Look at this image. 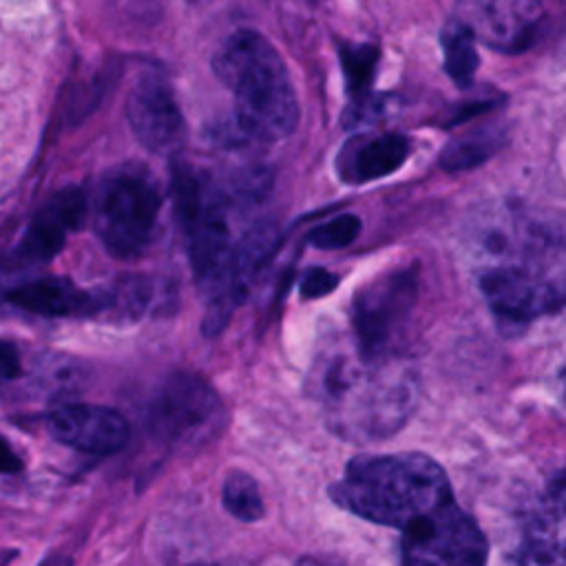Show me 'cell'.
Listing matches in <instances>:
<instances>
[{"label": "cell", "mask_w": 566, "mask_h": 566, "mask_svg": "<svg viewBox=\"0 0 566 566\" xmlns=\"http://www.w3.org/2000/svg\"><path fill=\"white\" fill-rule=\"evenodd\" d=\"M475 283L506 325H526L566 305V217L502 203L480 212L464 239Z\"/></svg>", "instance_id": "obj_1"}, {"label": "cell", "mask_w": 566, "mask_h": 566, "mask_svg": "<svg viewBox=\"0 0 566 566\" xmlns=\"http://www.w3.org/2000/svg\"><path fill=\"white\" fill-rule=\"evenodd\" d=\"M332 495L347 511L400 531L453 500L442 467L422 453L354 458Z\"/></svg>", "instance_id": "obj_2"}, {"label": "cell", "mask_w": 566, "mask_h": 566, "mask_svg": "<svg viewBox=\"0 0 566 566\" xmlns=\"http://www.w3.org/2000/svg\"><path fill=\"white\" fill-rule=\"evenodd\" d=\"M214 75L234 93L241 135L259 142L287 137L298 124V99L274 44L252 29L232 33L212 57Z\"/></svg>", "instance_id": "obj_3"}, {"label": "cell", "mask_w": 566, "mask_h": 566, "mask_svg": "<svg viewBox=\"0 0 566 566\" xmlns=\"http://www.w3.org/2000/svg\"><path fill=\"white\" fill-rule=\"evenodd\" d=\"M329 424L345 438H385L402 427L413 407V387L405 376L360 374L336 360L321 376L318 389Z\"/></svg>", "instance_id": "obj_4"}, {"label": "cell", "mask_w": 566, "mask_h": 566, "mask_svg": "<svg viewBox=\"0 0 566 566\" xmlns=\"http://www.w3.org/2000/svg\"><path fill=\"white\" fill-rule=\"evenodd\" d=\"M159 210L161 197L148 177L135 170H115L95 192L97 239L115 256H135L150 243Z\"/></svg>", "instance_id": "obj_5"}, {"label": "cell", "mask_w": 566, "mask_h": 566, "mask_svg": "<svg viewBox=\"0 0 566 566\" xmlns=\"http://www.w3.org/2000/svg\"><path fill=\"white\" fill-rule=\"evenodd\" d=\"M486 537L455 500L416 520L402 531V566H484Z\"/></svg>", "instance_id": "obj_6"}, {"label": "cell", "mask_w": 566, "mask_h": 566, "mask_svg": "<svg viewBox=\"0 0 566 566\" xmlns=\"http://www.w3.org/2000/svg\"><path fill=\"white\" fill-rule=\"evenodd\" d=\"M221 422V402L212 387L195 374L170 376L148 407V431L175 449L197 447Z\"/></svg>", "instance_id": "obj_7"}, {"label": "cell", "mask_w": 566, "mask_h": 566, "mask_svg": "<svg viewBox=\"0 0 566 566\" xmlns=\"http://www.w3.org/2000/svg\"><path fill=\"white\" fill-rule=\"evenodd\" d=\"M416 301V274L391 272L363 290L354 303V327L360 354L374 363L389 354L394 340L407 325Z\"/></svg>", "instance_id": "obj_8"}, {"label": "cell", "mask_w": 566, "mask_h": 566, "mask_svg": "<svg viewBox=\"0 0 566 566\" xmlns=\"http://www.w3.org/2000/svg\"><path fill=\"white\" fill-rule=\"evenodd\" d=\"M458 20L478 42L517 53L535 40L544 4L542 0H458Z\"/></svg>", "instance_id": "obj_9"}, {"label": "cell", "mask_w": 566, "mask_h": 566, "mask_svg": "<svg viewBox=\"0 0 566 566\" xmlns=\"http://www.w3.org/2000/svg\"><path fill=\"white\" fill-rule=\"evenodd\" d=\"M126 108L135 137L148 150L168 155L184 142V115L161 75L148 73L139 77Z\"/></svg>", "instance_id": "obj_10"}, {"label": "cell", "mask_w": 566, "mask_h": 566, "mask_svg": "<svg viewBox=\"0 0 566 566\" xmlns=\"http://www.w3.org/2000/svg\"><path fill=\"white\" fill-rule=\"evenodd\" d=\"M46 427L62 444L97 455L113 453L128 440L124 416L97 405H62L49 413Z\"/></svg>", "instance_id": "obj_11"}, {"label": "cell", "mask_w": 566, "mask_h": 566, "mask_svg": "<svg viewBox=\"0 0 566 566\" xmlns=\"http://www.w3.org/2000/svg\"><path fill=\"white\" fill-rule=\"evenodd\" d=\"M86 214V199L80 190L66 188L53 195L44 208L29 223L18 254L27 261H49L53 259L66 241V234L75 230Z\"/></svg>", "instance_id": "obj_12"}, {"label": "cell", "mask_w": 566, "mask_h": 566, "mask_svg": "<svg viewBox=\"0 0 566 566\" xmlns=\"http://www.w3.org/2000/svg\"><path fill=\"white\" fill-rule=\"evenodd\" d=\"M409 157V142L400 133L352 137L336 159V168L347 184H367L398 170Z\"/></svg>", "instance_id": "obj_13"}, {"label": "cell", "mask_w": 566, "mask_h": 566, "mask_svg": "<svg viewBox=\"0 0 566 566\" xmlns=\"http://www.w3.org/2000/svg\"><path fill=\"white\" fill-rule=\"evenodd\" d=\"M9 301L42 316H93V292L64 279H35L9 292Z\"/></svg>", "instance_id": "obj_14"}, {"label": "cell", "mask_w": 566, "mask_h": 566, "mask_svg": "<svg viewBox=\"0 0 566 566\" xmlns=\"http://www.w3.org/2000/svg\"><path fill=\"white\" fill-rule=\"evenodd\" d=\"M522 566H566V517L542 506L522 544Z\"/></svg>", "instance_id": "obj_15"}, {"label": "cell", "mask_w": 566, "mask_h": 566, "mask_svg": "<svg viewBox=\"0 0 566 566\" xmlns=\"http://www.w3.org/2000/svg\"><path fill=\"white\" fill-rule=\"evenodd\" d=\"M157 290L146 276H124L108 287L93 290V316L108 318H139L155 305Z\"/></svg>", "instance_id": "obj_16"}, {"label": "cell", "mask_w": 566, "mask_h": 566, "mask_svg": "<svg viewBox=\"0 0 566 566\" xmlns=\"http://www.w3.org/2000/svg\"><path fill=\"white\" fill-rule=\"evenodd\" d=\"M281 243L279 228L274 223L252 226L239 245H234L232 261V290L239 301L245 298L256 272L268 263V259L276 252Z\"/></svg>", "instance_id": "obj_17"}, {"label": "cell", "mask_w": 566, "mask_h": 566, "mask_svg": "<svg viewBox=\"0 0 566 566\" xmlns=\"http://www.w3.org/2000/svg\"><path fill=\"white\" fill-rule=\"evenodd\" d=\"M500 137L502 133L493 126H482V128L462 133L444 146L440 155V164L447 170L473 168L495 153V148L500 146Z\"/></svg>", "instance_id": "obj_18"}, {"label": "cell", "mask_w": 566, "mask_h": 566, "mask_svg": "<svg viewBox=\"0 0 566 566\" xmlns=\"http://www.w3.org/2000/svg\"><path fill=\"white\" fill-rule=\"evenodd\" d=\"M442 51L444 69L458 86H469L478 69L475 38L471 31L455 18L442 29Z\"/></svg>", "instance_id": "obj_19"}, {"label": "cell", "mask_w": 566, "mask_h": 566, "mask_svg": "<svg viewBox=\"0 0 566 566\" xmlns=\"http://www.w3.org/2000/svg\"><path fill=\"white\" fill-rule=\"evenodd\" d=\"M378 49L374 44H343L340 46V64L345 73L347 93L352 99L369 95V86L376 73Z\"/></svg>", "instance_id": "obj_20"}, {"label": "cell", "mask_w": 566, "mask_h": 566, "mask_svg": "<svg viewBox=\"0 0 566 566\" xmlns=\"http://www.w3.org/2000/svg\"><path fill=\"white\" fill-rule=\"evenodd\" d=\"M223 506L243 522L259 520L263 515V502L256 482L243 471H232L223 482Z\"/></svg>", "instance_id": "obj_21"}, {"label": "cell", "mask_w": 566, "mask_h": 566, "mask_svg": "<svg viewBox=\"0 0 566 566\" xmlns=\"http://www.w3.org/2000/svg\"><path fill=\"white\" fill-rule=\"evenodd\" d=\"M360 232V219L356 214H338L310 230L307 243L318 250H340L349 245Z\"/></svg>", "instance_id": "obj_22"}, {"label": "cell", "mask_w": 566, "mask_h": 566, "mask_svg": "<svg viewBox=\"0 0 566 566\" xmlns=\"http://www.w3.org/2000/svg\"><path fill=\"white\" fill-rule=\"evenodd\" d=\"M338 285V276L325 268H310L303 272L298 290L303 298L327 296Z\"/></svg>", "instance_id": "obj_23"}, {"label": "cell", "mask_w": 566, "mask_h": 566, "mask_svg": "<svg viewBox=\"0 0 566 566\" xmlns=\"http://www.w3.org/2000/svg\"><path fill=\"white\" fill-rule=\"evenodd\" d=\"M22 356L11 340L0 338V385L22 378Z\"/></svg>", "instance_id": "obj_24"}, {"label": "cell", "mask_w": 566, "mask_h": 566, "mask_svg": "<svg viewBox=\"0 0 566 566\" xmlns=\"http://www.w3.org/2000/svg\"><path fill=\"white\" fill-rule=\"evenodd\" d=\"M542 504L566 517V469L551 482Z\"/></svg>", "instance_id": "obj_25"}, {"label": "cell", "mask_w": 566, "mask_h": 566, "mask_svg": "<svg viewBox=\"0 0 566 566\" xmlns=\"http://www.w3.org/2000/svg\"><path fill=\"white\" fill-rule=\"evenodd\" d=\"M22 469V460L9 447L4 438H0V473H18Z\"/></svg>", "instance_id": "obj_26"}, {"label": "cell", "mask_w": 566, "mask_h": 566, "mask_svg": "<svg viewBox=\"0 0 566 566\" xmlns=\"http://www.w3.org/2000/svg\"><path fill=\"white\" fill-rule=\"evenodd\" d=\"M42 566H69V562L66 559H51V562H46Z\"/></svg>", "instance_id": "obj_27"}, {"label": "cell", "mask_w": 566, "mask_h": 566, "mask_svg": "<svg viewBox=\"0 0 566 566\" xmlns=\"http://www.w3.org/2000/svg\"><path fill=\"white\" fill-rule=\"evenodd\" d=\"M564 378H566V376H564Z\"/></svg>", "instance_id": "obj_28"}]
</instances>
